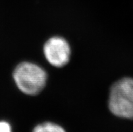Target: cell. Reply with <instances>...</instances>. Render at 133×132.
Here are the masks:
<instances>
[{
  "label": "cell",
  "instance_id": "3957f363",
  "mask_svg": "<svg viewBox=\"0 0 133 132\" xmlns=\"http://www.w3.org/2000/svg\"><path fill=\"white\" fill-rule=\"evenodd\" d=\"M43 53L47 61L52 66L62 67L70 61V46L63 37H51L44 45Z\"/></svg>",
  "mask_w": 133,
  "mask_h": 132
},
{
  "label": "cell",
  "instance_id": "5b68a950",
  "mask_svg": "<svg viewBox=\"0 0 133 132\" xmlns=\"http://www.w3.org/2000/svg\"><path fill=\"white\" fill-rule=\"evenodd\" d=\"M0 132H12V128L10 123H8L7 121H0Z\"/></svg>",
  "mask_w": 133,
  "mask_h": 132
},
{
  "label": "cell",
  "instance_id": "6da1fadb",
  "mask_svg": "<svg viewBox=\"0 0 133 132\" xmlns=\"http://www.w3.org/2000/svg\"><path fill=\"white\" fill-rule=\"evenodd\" d=\"M13 78L21 92L27 95L35 96L45 87L47 74L43 67L37 64L24 61L14 69Z\"/></svg>",
  "mask_w": 133,
  "mask_h": 132
},
{
  "label": "cell",
  "instance_id": "277c9868",
  "mask_svg": "<svg viewBox=\"0 0 133 132\" xmlns=\"http://www.w3.org/2000/svg\"><path fill=\"white\" fill-rule=\"evenodd\" d=\"M32 132H66V131L57 124L46 122L36 126Z\"/></svg>",
  "mask_w": 133,
  "mask_h": 132
},
{
  "label": "cell",
  "instance_id": "7a4b0ae2",
  "mask_svg": "<svg viewBox=\"0 0 133 132\" xmlns=\"http://www.w3.org/2000/svg\"><path fill=\"white\" fill-rule=\"evenodd\" d=\"M108 107L117 117L133 119V78H122L112 84Z\"/></svg>",
  "mask_w": 133,
  "mask_h": 132
}]
</instances>
